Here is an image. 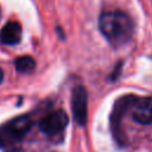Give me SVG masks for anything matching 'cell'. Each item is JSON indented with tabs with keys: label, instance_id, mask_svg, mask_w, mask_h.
I'll list each match as a JSON object with an SVG mask.
<instances>
[{
	"label": "cell",
	"instance_id": "obj_1",
	"mask_svg": "<svg viewBox=\"0 0 152 152\" xmlns=\"http://www.w3.org/2000/svg\"><path fill=\"white\" fill-rule=\"evenodd\" d=\"M99 28L110 45L119 48L131 40L134 32V24L125 12L108 11L100 15Z\"/></svg>",
	"mask_w": 152,
	"mask_h": 152
},
{
	"label": "cell",
	"instance_id": "obj_2",
	"mask_svg": "<svg viewBox=\"0 0 152 152\" xmlns=\"http://www.w3.org/2000/svg\"><path fill=\"white\" fill-rule=\"evenodd\" d=\"M32 126V119L28 115L13 118L0 126V148L13 147L27 134Z\"/></svg>",
	"mask_w": 152,
	"mask_h": 152
},
{
	"label": "cell",
	"instance_id": "obj_3",
	"mask_svg": "<svg viewBox=\"0 0 152 152\" xmlns=\"http://www.w3.org/2000/svg\"><path fill=\"white\" fill-rule=\"evenodd\" d=\"M68 122H69V116L66 112L63 109H55L48 113L40 120L39 128L44 134L52 137L61 133L66 127Z\"/></svg>",
	"mask_w": 152,
	"mask_h": 152
},
{
	"label": "cell",
	"instance_id": "obj_4",
	"mask_svg": "<svg viewBox=\"0 0 152 152\" xmlns=\"http://www.w3.org/2000/svg\"><path fill=\"white\" fill-rule=\"evenodd\" d=\"M71 108L75 121L83 126L88 119V94L84 87L76 86L71 93Z\"/></svg>",
	"mask_w": 152,
	"mask_h": 152
},
{
	"label": "cell",
	"instance_id": "obj_5",
	"mask_svg": "<svg viewBox=\"0 0 152 152\" xmlns=\"http://www.w3.org/2000/svg\"><path fill=\"white\" fill-rule=\"evenodd\" d=\"M135 100L134 96H124L121 99H119L114 106V109H113V113L110 115V127H112V132H113V135L115 137V139L119 141V144H122L124 142V134L121 132V127H120V122H121V118H122V114L125 112L126 108H128L129 106H132L133 101Z\"/></svg>",
	"mask_w": 152,
	"mask_h": 152
},
{
	"label": "cell",
	"instance_id": "obj_6",
	"mask_svg": "<svg viewBox=\"0 0 152 152\" xmlns=\"http://www.w3.org/2000/svg\"><path fill=\"white\" fill-rule=\"evenodd\" d=\"M132 107V116L138 124H152V97H135Z\"/></svg>",
	"mask_w": 152,
	"mask_h": 152
},
{
	"label": "cell",
	"instance_id": "obj_7",
	"mask_svg": "<svg viewBox=\"0 0 152 152\" xmlns=\"http://www.w3.org/2000/svg\"><path fill=\"white\" fill-rule=\"evenodd\" d=\"M21 26L17 21H8L0 31V42L5 45H15L21 40Z\"/></svg>",
	"mask_w": 152,
	"mask_h": 152
},
{
	"label": "cell",
	"instance_id": "obj_8",
	"mask_svg": "<svg viewBox=\"0 0 152 152\" xmlns=\"http://www.w3.org/2000/svg\"><path fill=\"white\" fill-rule=\"evenodd\" d=\"M14 66H15L17 71L26 74V72H30V71H32L34 69L36 61L31 56H20L18 58H15Z\"/></svg>",
	"mask_w": 152,
	"mask_h": 152
},
{
	"label": "cell",
	"instance_id": "obj_9",
	"mask_svg": "<svg viewBox=\"0 0 152 152\" xmlns=\"http://www.w3.org/2000/svg\"><path fill=\"white\" fill-rule=\"evenodd\" d=\"M2 80H4V71H2V69L0 68V83L2 82Z\"/></svg>",
	"mask_w": 152,
	"mask_h": 152
},
{
	"label": "cell",
	"instance_id": "obj_10",
	"mask_svg": "<svg viewBox=\"0 0 152 152\" xmlns=\"http://www.w3.org/2000/svg\"><path fill=\"white\" fill-rule=\"evenodd\" d=\"M13 152H17V151H13Z\"/></svg>",
	"mask_w": 152,
	"mask_h": 152
}]
</instances>
